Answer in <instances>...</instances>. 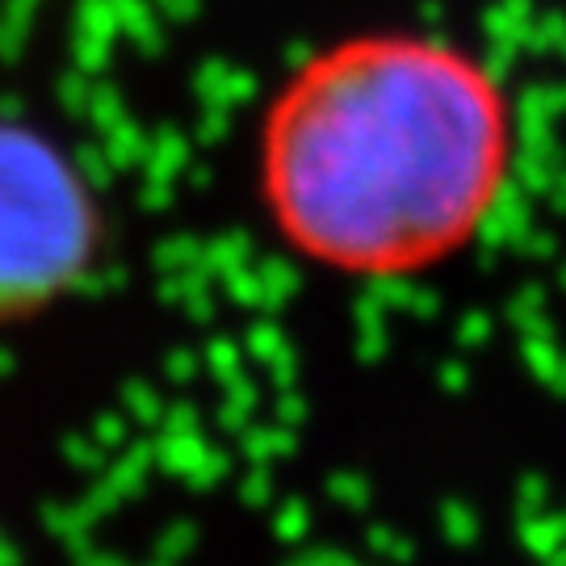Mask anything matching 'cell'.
Wrapping results in <instances>:
<instances>
[{
    "mask_svg": "<svg viewBox=\"0 0 566 566\" xmlns=\"http://www.w3.org/2000/svg\"><path fill=\"white\" fill-rule=\"evenodd\" d=\"M516 156V102L483 55L386 30L285 76L256 130V193L294 256L411 277L483 235Z\"/></svg>",
    "mask_w": 566,
    "mask_h": 566,
    "instance_id": "cell-1",
    "label": "cell"
},
{
    "mask_svg": "<svg viewBox=\"0 0 566 566\" xmlns=\"http://www.w3.org/2000/svg\"><path fill=\"white\" fill-rule=\"evenodd\" d=\"M93 248L97 206L81 168L39 130L0 122V324L72 290Z\"/></svg>",
    "mask_w": 566,
    "mask_h": 566,
    "instance_id": "cell-2",
    "label": "cell"
}]
</instances>
